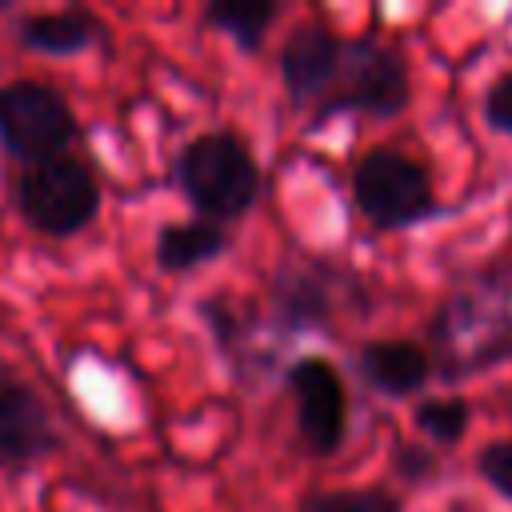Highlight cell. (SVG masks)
<instances>
[{"label":"cell","instance_id":"cell-1","mask_svg":"<svg viewBox=\"0 0 512 512\" xmlns=\"http://www.w3.org/2000/svg\"><path fill=\"white\" fill-rule=\"evenodd\" d=\"M100 208V188L92 172L72 156H52L28 164L16 180V212L28 228L44 236H72L80 232Z\"/></svg>","mask_w":512,"mask_h":512},{"label":"cell","instance_id":"cell-2","mask_svg":"<svg viewBox=\"0 0 512 512\" xmlns=\"http://www.w3.org/2000/svg\"><path fill=\"white\" fill-rule=\"evenodd\" d=\"M176 176H180L184 196L208 216H240L256 200V188H260L256 160L248 156L240 140L224 132L192 140L180 152Z\"/></svg>","mask_w":512,"mask_h":512},{"label":"cell","instance_id":"cell-3","mask_svg":"<svg viewBox=\"0 0 512 512\" xmlns=\"http://www.w3.org/2000/svg\"><path fill=\"white\" fill-rule=\"evenodd\" d=\"M72 136H76V116L56 88L40 80L0 84V144L16 160L24 164L52 160Z\"/></svg>","mask_w":512,"mask_h":512},{"label":"cell","instance_id":"cell-4","mask_svg":"<svg viewBox=\"0 0 512 512\" xmlns=\"http://www.w3.org/2000/svg\"><path fill=\"white\" fill-rule=\"evenodd\" d=\"M352 184L360 212L380 228L416 224L436 208L428 172L400 152H372L368 160H360Z\"/></svg>","mask_w":512,"mask_h":512},{"label":"cell","instance_id":"cell-5","mask_svg":"<svg viewBox=\"0 0 512 512\" xmlns=\"http://www.w3.org/2000/svg\"><path fill=\"white\" fill-rule=\"evenodd\" d=\"M340 108H364L376 116H392L408 104V76L396 52L372 44V40H356L340 52Z\"/></svg>","mask_w":512,"mask_h":512},{"label":"cell","instance_id":"cell-6","mask_svg":"<svg viewBox=\"0 0 512 512\" xmlns=\"http://www.w3.org/2000/svg\"><path fill=\"white\" fill-rule=\"evenodd\" d=\"M60 436L48 404L20 380L0 376V468H24L56 452Z\"/></svg>","mask_w":512,"mask_h":512},{"label":"cell","instance_id":"cell-7","mask_svg":"<svg viewBox=\"0 0 512 512\" xmlns=\"http://www.w3.org/2000/svg\"><path fill=\"white\" fill-rule=\"evenodd\" d=\"M300 408V432L316 452H332L344 436V384L332 364L300 360L288 376Z\"/></svg>","mask_w":512,"mask_h":512},{"label":"cell","instance_id":"cell-8","mask_svg":"<svg viewBox=\"0 0 512 512\" xmlns=\"http://www.w3.org/2000/svg\"><path fill=\"white\" fill-rule=\"evenodd\" d=\"M340 52H344V44L328 28H316V24L296 28L292 40L284 44V56H280V72H284L288 92L296 100L324 92L340 72Z\"/></svg>","mask_w":512,"mask_h":512},{"label":"cell","instance_id":"cell-9","mask_svg":"<svg viewBox=\"0 0 512 512\" xmlns=\"http://www.w3.org/2000/svg\"><path fill=\"white\" fill-rule=\"evenodd\" d=\"M96 20L88 12H32L16 24V40L32 52H48V56H72L84 52L96 40Z\"/></svg>","mask_w":512,"mask_h":512},{"label":"cell","instance_id":"cell-10","mask_svg":"<svg viewBox=\"0 0 512 512\" xmlns=\"http://www.w3.org/2000/svg\"><path fill=\"white\" fill-rule=\"evenodd\" d=\"M364 376L380 392L408 396V392H416L424 384L428 356L408 340H380V344H368V352H364Z\"/></svg>","mask_w":512,"mask_h":512},{"label":"cell","instance_id":"cell-11","mask_svg":"<svg viewBox=\"0 0 512 512\" xmlns=\"http://www.w3.org/2000/svg\"><path fill=\"white\" fill-rule=\"evenodd\" d=\"M220 248H224V232L216 224H200V220L196 224H168L156 236V260L172 272L208 264Z\"/></svg>","mask_w":512,"mask_h":512},{"label":"cell","instance_id":"cell-12","mask_svg":"<svg viewBox=\"0 0 512 512\" xmlns=\"http://www.w3.org/2000/svg\"><path fill=\"white\" fill-rule=\"evenodd\" d=\"M208 20L220 24L240 48H256L264 28L276 20V4H268V0H224V4L208 8Z\"/></svg>","mask_w":512,"mask_h":512},{"label":"cell","instance_id":"cell-13","mask_svg":"<svg viewBox=\"0 0 512 512\" xmlns=\"http://www.w3.org/2000/svg\"><path fill=\"white\" fill-rule=\"evenodd\" d=\"M300 512H400V500L384 488L364 492H316L300 504Z\"/></svg>","mask_w":512,"mask_h":512},{"label":"cell","instance_id":"cell-14","mask_svg":"<svg viewBox=\"0 0 512 512\" xmlns=\"http://www.w3.org/2000/svg\"><path fill=\"white\" fill-rule=\"evenodd\" d=\"M416 424L428 436H436L440 444H452L468 428V404L464 400H428V404L416 408Z\"/></svg>","mask_w":512,"mask_h":512},{"label":"cell","instance_id":"cell-15","mask_svg":"<svg viewBox=\"0 0 512 512\" xmlns=\"http://www.w3.org/2000/svg\"><path fill=\"white\" fill-rule=\"evenodd\" d=\"M480 476L512 500V440H496L492 448L480 452Z\"/></svg>","mask_w":512,"mask_h":512},{"label":"cell","instance_id":"cell-16","mask_svg":"<svg viewBox=\"0 0 512 512\" xmlns=\"http://www.w3.org/2000/svg\"><path fill=\"white\" fill-rule=\"evenodd\" d=\"M484 112H488L492 128H500V132L512 136V76H504V80H496V84L488 88Z\"/></svg>","mask_w":512,"mask_h":512}]
</instances>
